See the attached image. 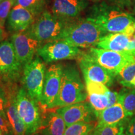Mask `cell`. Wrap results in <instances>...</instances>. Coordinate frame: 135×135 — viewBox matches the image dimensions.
<instances>
[{
	"label": "cell",
	"instance_id": "obj_14",
	"mask_svg": "<svg viewBox=\"0 0 135 135\" xmlns=\"http://www.w3.org/2000/svg\"><path fill=\"white\" fill-rule=\"evenodd\" d=\"M86 0H51V12L66 20L76 19L87 7Z\"/></svg>",
	"mask_w": 135,
	"mask_h": 135
},
{
	"label": "cell",
	"instance_id": "obj_21",
	"mask_svg": "<svg viewBox=\"0 0 135 135\" xmlns=\"http://www.w3.org/2000/svg\"><path fill=\"white\" fill-rule=\"evenodd\" d=\"M129 118L121 122L109 125L96 126L94 130L95 135H124Z\"/></svg>",
	"mask_w": 135,
	"mask_h": 135
},
{
	"label": "cell",
	"instance_id": "obj_13",
	"mask_svg": "<svg viewBox=\"0 0 135 135\" xmlns=\"http://www.w3.org/2000/svg\"><path fill=\"white\" fill-rule=\"evenodd\" d=\"M17 59L23 66L33 60L43 43L35 40L25 31L12 34L11 36Z\"/></svg>",
	"mask_w": 135,
	"mask_h": 135
},
{
	"label": "cell",
	"instance_id": "obj_4",
	"mask_svg": "<svg viewBox=\"0 0 135 135\" xmlns=\"http://www.w3.org/2000/svg\"><path fill=\"white\" fill-rule=\"evenodd\" d=\"M70 21L56 16L51 11H45L36 17L31 26L25 31L35 40L47 43L60 40Z\"/></svg>",
	"mask_w": 135,
	"mask_h": 135
},
{
	"label": "cell",
	"instance_id": "obj_20",
	"mask_svg": "<svg viewBox=\"0 0 135 135\" xmlns=\"http://www.w3.org/2000/svg\"><path fill=\"white\" fill-rule=\"evenodd\" d=\"M119 97L118 103H120L126 116L131 118L135 115V88H126L119 92Z\"/></svg>",
	"mask_w": 135,
	"mask_h": 135
},
{
	"label": "cell",
	"instance_id": "obj_38",
	"mask_svg": "<svg viewBox=\"0 0 135 135\" xmlns=\"http://www.w3.org/2000/svg\"><path fill=\"white\" fill-rule=\"evenodd\" d=\"M89 135H95V133H94V131H93V132H92V133H90V134H89Z\"/></svg>",
	"mask_w": 135,
	"mask_h": 135
},
{
	"label": "cell",
	"instance_id": "obj_33",
	"mask_svg": "<svg viewBox=\"0 0 135 135\" xmlns=\"http://www.w3.org/2000/svg\"><path fill=\"white\" fill-rule=\"evenodd\" d=\"M134 50H135V33L129 40L125 51H132Z\"/></svg>",
	"mask_w": 135,
	"mask_h": 135
},
{
	"label": "cell",
	"instance_id": "obj_34",
	"mask_svg": "<svg viewBox=\"0 0 135 135\" xmlns=\"http://www.w3.org/2000/svg\"><path fill=\"white\" fill-rule=\"evenodd\" d=\"M6 34L5 33L4 30L0 27V43H1V42L4 40V38H6Z\"/></svg>",
	"mask_w": 135,
	"mask_h": 135
},
{
	"label": "cell",
	"instance_id": "obj_7",
	"mask_svg": "<svg viewBox=\"0 0 135 135\" xmlns=\"http://www.w3.org/2000/svg\"><path fill=\"white\" fill-rule=\"evenodd\" d=\"M83 51L78 47L63 40L51 41L42 45L37 51L40 56L46 64L65 60H78Z\"/></svg>",
	"mask_w": 135,
	"mask_h": 135
},
{
	"label": "cell",
	"instance_id": "obj_19",
	"mask_svg": "<svg viewBox=\"0 0 135 135\" xmlns=\"http://www.w3.org/2000/svg\"><path fill=\"white\" fill-rule=\"evenodd\" d=\"M16 94L13 91L8 93V104L6 110V116L12 129L13 135H25V126L17 109Z\"/></svg>",
	"mask_w": 135,
	"mask_h": 135
},
{
	"label": "cell",
	"instance_id": "obj_17",
	"mask_svg": "<svg viewBox=\"0 0 135 135\" xmlns=\"http://www.w3.org/2000/svg\"><path fill=\"white\" fill-rule=\"evenodd\" d=\"M131 38L123 33H108L101 37L96 47L117 52L125 51Z\"/></svg>",
	"mask_w": 135,
	"mask_h": 135
},
{
	"label": "cell",
	"instance_id": "obj_18",
	"mask_svg": "<svg viewBox=\"0 0 135 135\" xmlns=\"http://www.w3.org/2000/svg\"><path fill=\"white\" fill-rule=\"evenodd\" d=\"M97 127L113 124L128 119L120 103L106 108L104 110L96 114Z\"/></svg>",
	"mask_w": 135,
	"mask_h": 135
},
{
	"label": "cell",
	"instance_id": "obj_10",
	"mask_svg": "<svg viewBox=\"0 0 135 135\" xmlns=\"http://www.w3.org/2000/svg\"><path fill=\"white\" fill-rule=\"evenodd\" d=\"M63 66L51 65L46 68L40 106L42 109H53L60 93Z\"/></svg>",
	"mask_w": 135,
	"mask_h": 135
},
{
	"label": "cell",
	"instance_id": "obj_16",
	"mask_svg": "<svg viewBox=\"0 0 135 135\" xmlns=\"http://www.w3.org/2000/svg\"><path fill=\"white\" fill-rule=\"evenodd\" d=\"M52 110L46 109L42 113L41 124L38 131L43 135H63L66 128L65 121L55 109Z\"/></svg>",
	"mask_w": 135,
	"mask_h": 135
},
{
	"label": "cell",
	"instance_id": "obj_36",
	"mask_svg": "<svg viewBox=\"0 0 135 135\" xmlns=\"http://www.w3.org/2000/svg\"><path fill=\"white\" fill-rule=\"evenodd\" d=\"M129 52H131V53L132 54V55L133 56V57H134V58L135 60V50L132 51H129Z\"/></svg>",
	"mask_w": 135,
	"mask_h": 135
},
{
	"label": "cell",
	"instance_id": "obj_26",
	"mask_svg": "<svg viewBox=\"0 0 135 135\" xmlns=\"http://www.w3.org/2000/svg\"><path fill=\"white\" fill-rule=\"evenodd\" d=\"M15 4V0H2L0 4V27L3 29Z\"/></svg>",
	"mask_w": 135,
	"mask_h": 135
},
{
	"label": "cell",
	"instance_id": "obj_42",
	"mask_svg": "<svg viewBox=\"0 0 135 135\" xmlns=\"http://www.w3.org/2000/svg\"><path fill=\"white\" fill-rule=\"evenodd\" d=\"M124 135H126V134H124Z\"/></svg>",
	"mask_w": 135,
	"mask_h": 135
},
{
	"label": "cell",
	"instance_id": "obj_22",
	"mask_svg": "<svg viewBox=\"0 0 135 135\" xmlns=\"http://www.w3.org/2000/svg\"><path fill=\"white\" fill-rule=\"evenodd\" d=\"M96 122H79L66 128L63 135H89L95 129Z\"/></svg>",
	"mask_w": 135,
	"mask_h": 135
},
{
	"label": "cell",
	"instance_id": "obj_35",
	"mask_svg": "<svg viewBox=\"0 0 135 135\" xmlns=\"http://www.w3.org/2000/svg\"><path fill=\"white\" fill-rule=\"evenodd\" d=\"M131 84H132V85H133V86L135 88V76L134 77V78L133 79L132 81H131Z\"/></svg>",
	"mask_w": 135,
	"mask_h": 135
},
{
	"label": "cell",
	"instance_id": "obj_25",
	"mask_svg": "<svg viewBox=\"0 0 135 135\" xmlns=\"http://www.w3.org/2000/svg\"><path fill=\"white\" fill-rule=\"evenodd\" d=\"M87 98L88 99L89 103L93 109L95 114L109 106V99L107 94H88Z\"/></svg>",
	"mask_w": 135,
	"mask_h": 135
},
{
	"label": "cell",
	"instance_id": "obj_32",
	"mask_svg": "<svg viewBox=\"0 0 135 135\" xmlns=\"http://www.w3.org/2000/svg\"><path fill=\"white\" fill-rule=\"evenodd\" d=\"M110 1L118 6H129L132 3L133 0H110Z\"/></svg>",
	"mask_w": 135,
	"mask_h": 135
},
{
	"label": "cell",
	"instance_id": "obj_31",
	"mask_svg": "<svg viewBox=\"0 0 135 135\" xmlns=\"http://www.w3.org/2000/svg\"><path fill=\"white\" fill-rule=\"evenodd\" d=\"M107 95L109 99V106H113L114 104L118 103V101H119V93L115 91H111L109 90L108 93H107Z\"/></svg>",
	"mask_w": 135,
	"mask_h": 135
},
{
	"label": "cell",
	"instance_id": "obj_37",
	"mask_svg": "<svg viewBox=\"0 0 135 135\" xmlns=\"http://www.w3.org/2000/svg\"><path fill=\"white\" fill-rule=\"evenodd\" d=\"M33 135H43V134H42L41 133H40V132H36V133H35V134H34Z\"/></svg>",
	"mask_w": 135,
	"mask_h": 135
},
{
	"label": "cell",
	"instance_id": "obj_5",
	"mask_svg": "<svg viewBox=\"0 0 135 135\" xmlns=\"http://www.w3.org/2000/svg\"><path fill=\"white\" fill-rule=\"evenodd\" d=\"M16 104L20 118L25 126V135H33L38 131L41 124V106L30 97L24 87L17 91Z\"/></svg>",
	"mask_w": 135,
	"mask_h": 135
},
{
	"label": "cell",
	"instance_id": "obj_24",
	"mask_svg": "<svg viewBox=\"0 0 135 135\" xmlns=\"http://www.w3.org/2000/svg\"><path fill=\"white\" fill-rule=\"evenodd\" d=\"M135 76V61L126 65L116 75L118 81L123 86L133 88L131 82Z\"/></svg>",
	"mask_w": 135,
	"mask_h": 135
},
{
	"label": "cell",
	"instance_id": "obj_41",
	"mask_svg": "<svg viewBox=\"0 0 135 135\" xmlns=\"http://www.w3.org/2000/svg\"><path fill=\"white\" fill-rule=\"evenodd\" d=\"M1 1H2V0H0V4H1Z\"/></svg>",
	"mask_w": 135,
	"mask_h": 135
},
{
	"label": "cell",
	"instance_id": "obj_3",
	"mask_svg": "<svg viewBox=\"0 0 135 135\" xmlns=\"http://www.w3.org/2000/svg\"><path fill=\"white\" fill-rule=\"evenodd\" d=\"M87 97L86 86L82 82L77 68L75 65L63 66L60 93L54 108L85 101Z\"/></svg>",
	"mask_w": 135,
	"mask_h": 135
},
{
	"label": "cell",
	"instance_id": "obj_2",
	"mask_svg": "<svg viewBox=\"0 0 135 135\" xmlns=\"http://www.w3.org/2000/svg\"><path fill=\"white\" fill-rule=\"evenodd\" d=\"M104 35L105 34L97 23L88 17L70 20L60 40H65L79 48H90L97 46Z\"/></svg>",
	"mask_w": 135,
	"mask_h": 135
},
{
	"label": "cell",
	"instance_id": "obj_27",
	"mask_svg": "<svg viewBox=\"0 0 135 135\" xmlns=\"http://www.w3.org/2000/svg\"><path fill=\"white\" fill-rule=\"evenodd\" d=\"M84 81H85L86 89L88 94H106L109 91L107 86L102 83L92 81L90 80Z\"/></svg>",
	"mask_w": 135,
	"mask_h": 135
},
{
	"label": "cell",
	"instance_id": "obj_11",
	"mask_svg": "<svg viewBox=\"0 0 135 135\" xmlns=\"http://www.w3.org/2000/svg\"><path fill=\"white\" fill-rule=\"evenodd\" d=\"M78 60L84 80L102 83L107 86L113 83L115 77L97 63L88 52H83Z\"/></svg>",
	"mask_w": 135,
	"mask_h": 135
},
{
	"label": "cell",
	"instance_id": "obj_30",
	"mask_svg": "<svg viewBox=\"0 0 135 135\" xmlns=\"http://www.w3.org/2000/svg\"><path fill=\"white\" fill-rule=\"evenodd\" d=\"M125 134L135 135V115L129 118L125 129Z\"/></svg>",
	"mask_w": 135,
	"mask_h": 135
},
{
	"label": "cell",
	"instance_id": "obj_8",
	"mask_svg": "<svg viewBox=\"0 0 135 135\" xmlns=\"http://www.w3.org/2000/svg\"><path fill=\"white\" fill-rule=\"evenodd\" d=\"M88 52L97 63L115 78L123 67L135 61L134 57L129 51L117 52L92 47Z\"/></svg>",
	"mask_w": 135,
	"mask_h": 135
},
{
	"label": "cell",
	"instance_id": "obj_40",
	"mask_svg": "<svg viewBox=\"0 0 135 135\" xmlns=\"http://www.w3.org/2000/svg\"><path fill=\"white\" fill-rule=\"evenodd\" d=\"M0 135H4V134H3V133L1 132V131H0Z\"/></svg>",
	"mask_w": 135,
	"mask_h": 135
},
{
	"label": "cell",
	"instance_id": "obj_12",
	"mask_svg": "<svg viewBox=\"0 0 135 135\" xmlns=\"http://www.w3.org/2000/svg\"><path fill=\"white\" fill-rule=\"evenodd\" d=\"M55 111L63 118L66 127L79 122L97 121L95 113L89 102L83 101L63 107L56 108Z\"/></svg>",
	"mask_w": 135,
	"mask_h": 135
},
{
	"label": "cell",
	"instance_id": "obj_28",
	"mask_svg": "<svg viewBox=\"0 0 135 135\" xmlns=\"http://www.w3.org/2000/svg\"><path fill=\"white\" fill-rule=\"evenodd\" d=\"M8 104V95L6 89L0 86V115L7 119L6 110Z\"/></svg>",
	"mask_w": 135,
	"mask_h": 135
},
{
	"label": "cell",
	"instance_id": "obj_9",
	"mask_svg": "<svg viewBox=\"0 0 135 135\" xmlns=\"http://www.w3.org/2000/svg\"><path fill=\"white\" fill-rule=\"evenodd\" d=\"M23 66L17 59L11 41L0 43V78L6 83H14L19 78Z\"/></svg>",
	"mask_w": 135,
	"mask_h": 135
},
{
	"label": "cell",
	"instance_id": "obj_1",
	"mask_svg": "<svg viewBox=\"0 0 135 135\" xmlns=\"http://www.w3.org/2000/svg\"><path fill=\"white\" fill-rule=\"evenodd\" d=\"M88 18L95 22L105 35L123 33L132 37L135 33V17L117 6L105 3L94 5Z\"/></svg>",
	"mask_w": 135,
	"mask_h": 135
},
{
	"label": "cell",
	"instance_id": "obj_23",
	"mask_svg": "<svg viewBox=\"0 0 135 135\" xmlns=\"http://www.w3.org/2000/svg\"><path fill=\"white\" fill-rule=\"evenodd\" d=\"M48 0H15V5H18L29 10L36 17L45 11Z\"/></svg>",
	"mask_w": 135,
	"mask_h": 135
},
{
	"label": "cell",
	"instance_id": "obj_29",
	"mask_svg": "<svg viewBox=\"0 0 135 135\" xmlns=\"http://www.w3.org/2000/svg\"><path fill=\"white\" fill-rule=\"evenodd\" d=\"M0 131H1L4 135L9 134L13 133L12 129L8 119H5L1 115H0Z\"/></svg>",
	"mask_w": 135,
	"mask_h": 135
},
{
	"label": "cell",
	"instance_id": "obj_6",
	"mask_svg": "<svg viewBox=\"0 0 135 135\" xmlns=\"http://www.w3.org/2000/svg\"><path fill=\"white\" fill-rule=\"evenodd\" d=\"M46 67V63L38 55L23 66V87L28 94L41 104Z\"/></svg>",
	"mask_w": 135,
	"mask_h": 135
},
{
	"label": "cell",
	"instance_id": "obj_39",
	"mask_svg": "<svg viewBox=\"0 0 135 135\" xmlns=\"http://www.w3.org/2000/svg\"><path fill=\"white\" fill-rule=\"evenodd\" d=\"M133 13H134L135 15V5L134 6V8H133Z\"/></svg>",
	"mask_w": 135,
	"mask_h": 135
},
{
	"label": "cell",
	"instance_id": "obj_15",
	"mask_svg": "<svg viewBox=\"0 0 135 135\" xmlns=\"http://www.w3.org/2000/svg\"><path fill=\"white\" fill-rule=\"evenodd\" d=\"M36 18L29 10L18 5H14L6 21L8 31L13 34L26 31Z\"/></svg>",
	"mask_w": 135,
	"mask_h": 135
}]
</instances>
